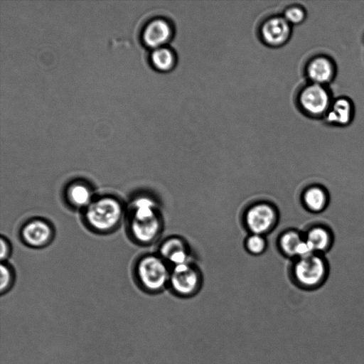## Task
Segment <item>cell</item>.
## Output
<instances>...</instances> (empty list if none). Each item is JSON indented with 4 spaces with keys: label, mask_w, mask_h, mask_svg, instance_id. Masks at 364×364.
<instances>
[{
    "label": "cell",
    "mask_w": 364,
    "mask_h": 364,
    "mask_svg": "<svg viewBox=\"0 0 364 364\" xmlns=\"http://www.w3.org/2000/svg\"><path fill=\"white\" fill-rule=\"evenodd\" d=\"M290 34L291 24L282 16L267 19L261 28L262 40L271 46H282L288 41Z\"/></svg>",
    "instance_id": "cell-9"
},
{
    "label": "cell",
    "mask_w": 364,
    "mask_h": 364,
    "mask_svg": "<svg viewBox=\"0 0 364 364\" xmlns=\"http://www.w3.org/2000/svg\"><path fill=\"white\" fill-rule=\"evenodd\" d=\"M169 282L176 293L182 296H188L198 289L199 277L188 262L173 267Z\"/></svg>",
    "instance_id": "cell-7"
},
{
    "label": "cell",
    "mask_w": 364,
    "mask_h": 364,
    "mask_svg": "<svg viewBox=\"0 0 364 364\" xmlns=\"http://www.w3.org/2000/svg\"><path fill=\"white\" fill-rule=\"evenodd\" d=\"M0 257L1 262H6L9 257L11 252V244L9 240L4 236L1 237L0 240Z\"/></svg>",
    "instance_id": "cell-22"
},
{
    "label": "cell",
    "mask_w": 364,
    "mask_h": 364,
    "mask_svg": "<svg viewBox=\"0 0 364 364\" xmlns=\"http://www.w3.org/2000/svg\"><path fill=\"white\" fill-rule=\"evenodd\" d=\"M284 18L290 24H299L305 19L306 13L300 6H291L285 11Z\"/></svg>",
    "instance_id": "cell-20"
},
{
    "label": "cell",
    "mask_w": 364,
    "mask_h": 364,
    "mask_svg": "<svg viewBox=\"0 0 364 364\" xmlns=\"http://www.w3.org/2000/svg\"><path fill=\"white\" fill-rule=\"evenodd\" d=\"M135 274L139 284L149 292L163 289L171 275L164 259L154 255H147L139 259L136 264Z\"/></svg>",
    "instance_id": "cell-3"
},
{
    "label": "cell",
    "mask_w": 364,
    "mask_h": 364,
    "mask_svg": "<svg viewBox=\"0 0 364 364\" xmlns=\"http://www.w3.org/2000/svg\"><path fill=\"white\" fill-rule=\"evenodd\" d=\"M124 215L120 200L112 196L94 198L84 209L86 224L94 231L107 233L118 227Z\"/></svg>",
    "instance_id": "cell-2"
},
{
    "label": "cell",
    "mask_w": 364,
    "mask_h": 364,
    "mask_svg": "<svg viewBox=\"0 0 364 364\" xmlns=\"http://www.w3.org/2000/svg\"><path fill=\"white\" fill-rule=\"evenodd\" d=\"M128 226L132 237L140 244L151 243L158 237L161 222L157 204L152 198L140 195L132 200L128 208Z\"/></svg>",
    "instance_id": "cell-1"
},
{
    "label": "cell",
    "mask_w": 364,
    "mask_h": 364,
    "mask_svg": "<svg viewBox=\"0 0 364 364\" xmlns=\"http://www.w3.org/2000/svg\"><path fill=\"white\" fill-rule=\"evenodd\" d=\"M353 114L351 101L346 97H340L331 102L325 114L326 121L332 124L345 126L351 121Z\"/></svg>",
    "instance_id": "cell-12"
},
{
    "label": "cell",
    "mask_w": 364,
    "mask_h": 364,
    "mask_svg": "<svg viewBox=\"0 0 364 364\" xmlns=\"http://www.w3.org/2000/svg\"><path fill=\"white\" fill-rule=\"evenodd\" d=\"M51 225L44 219L33 218L26 222L21 230L23 242L31 247L39 248L49 244L53 237Z\"/></svg>",
    "instance_id": "cell-6"
},
{
    "label": "cell",
    "mask_w": 364,
    "mask_h": 364,
    "mask_svg": "<svg viewBox=\"0 0 364 364\" xmlns=\"http://www.w3.org/2000/svg\"><path fill=\"white\" fill-rule=\"evenodd\" d=\"M186 250L183 240L178 237H171L165 240L160 247V257L168 260L173 254Z\"/></svg>",
    "instance_id": "cell-18"
},
{
    "label": "cell",
    "mask_w": 364,
    "mask_h": 364,
    "mask_svg": "<svg viewBox=\"0 0 364 364\" xmlns=\"http://www.w3.org/2000/svg\"><path fill=\"white\" fill-rule=\"evenodd\" d=\"M151 61L154 67L161 71H168L173 68L176 57L172 50L166 47L154 49L151 54Z\"/></svg>",
    "instance_id": "cell-16"
},
{
    "label": "cell",
    "mask_w": 364,
    "mask_h": 364,
    "mask_svg": "<svg viewBox=\"0 0 364 364\" xmlns=\"http://www.w3.org/2000/svg\"><path fill=\"white\" fill-rule=\"evenodd\" d=\"M0 271V291L1 294H3L6 293L11 288L14 280V274L11 266L6 262H1Z\"/></svg>",
    "instance_id": "cell-19"
},
{
    "label": "cell",
    "mask_w": 364,
    "mask_h": 364,
    "mask_svg": "<svg viewBox=\"0 0 364 364\" xmlns=\"http://www.w3.org/2000/svg\"><path fill=\"white\" fill-rule=\"evenodd\" d=\"M171 36V26L163 18L152 20L143 31L144 42L154 49L164 46L170 40Z\"/></svg>",
    "instance_id": "cell-10"
},
{
    "label": "cell",
    "mask_w": 364,
    "mask_h": 364,
    "mask_svg": "<svg viewBox=\"0 0 364 364\" xmlns=\"http://www.w3.org/2000/svg\"><path fill=\"white\" fill-rule=\"evenodd\" d=\"M303 202L312 212L323 210L328 203V194L325 188L319 185L308 187L303 193Z\"/></svg>",
    "instance_id": "cell-15"
},
{
    "label": "cell",
    "mask_w": 364,
    "mask_h": 364,
    "mask_svg": "<svg viewBox=\"0 0 364 364\" xmlns=\"http://www.w3.org/2000/svg\"><path fill=\"white\" fill-rule=\"evenodd\" d=\"M304 238L314 252L319 254L328 250L333 241L330 230L323 225H316L310 228Z\"/></svg>",
    "instance_id": "cell-14"
},
{
    "label": "cell",
    "mask_w": 364,
    "mask_h": 364,
    "mask_svg": "<svg viewBox=\"0 0 364 364\" xmlns=\"http://www.w3.org/2000/svg\"><path fill=\"white\" fill-rule=\"evenodd\" d=\"M304 238L296 231L285 232L280 238L279 243L282 250L289 256H296V250Z\"/></svg>",
    "instance_id": "cell-17"
},
{
    "label": "cell",
    "mask_w": 364,
    "mask_h": 364,
    "mask_svg": "<svg viewBox=\"0 0 364 364\" xmlns=\"http://www.w3.org/2000/svg\"><path fill=\"white\" fill-rule=\"evenodd\" d=\"M276 217V212L272 205L258 203L247 211L245 222L253 234L262 235L273 226Z\"/></svg>",
    "instance_id": "cell-8"
},
{
    "label": "cell",
    "mask_w": 364,
    "mask_h": 364,
    "mask_svg": "<svg viewBox=\"0 0 364 364\" xmlns=\"http://www.w3.org/2000/svg\"><path fill=\"white\" fill-rule=\"evenodd\" d=\"M299 101L303 110L313 116L325 115L332 102L325 85L312 82L303 88Z\"/></svg>",
    "instance_id": "cell-5"
},
{
    "label": "cell",
    "mask_w": 364,
    "mask_h": 364,
    "mask_svg": "<svg viewBox=\"0 0 364 364\" xmlns=\"http://www.w3.org/2000/svg\"><path fill=\"white\" fill-rule=\"evenodd\" d=\"M335 65L330 58L316 56L308 63L306 73L312 83L326 85L335 75Z\"/></svg>",
    "instance_id": "cell-11"
},
{
    "label": "cell",
    "mask_w": 364,
    "mask_h": 364,
    "mask_svg": "<svg viewBox=\"0 0 364 364\" xmlns=\"http://www.w3.org/2000/svg\"><path fill=\"white\" fill-rule=\"evenodd\" d=\"M66 198L76 208L85 209L94 200L93 192L90 186L83 181L71 183L65 191Z\"/></svg>",
    "instance_id": "cell-13"
},
{
    "label": "cell",
    "mask_w": 364,
    "mask_h": 364,
    "mask_svg": "<svg viewBox=\"0 0 364 364\" xmlns=\"http://www.w3.org/2000/svg\"><path fill=\"white\" fill-rule=\"evenodd\" d=\"M265 245V240L262 235L252 234L247 240V247L254 254L261 253Z\"/></svg>",
    "instance_id": "cell-21"
},
{
    "label": "cell",
    "mask_w": 364,
    "mask_h": 364,
    "mask_svg": "<svg viewBox=\"0 0 364 364\" xmlns=\"http://www.w3.org/2000/svg\"><path fill=\"white\" fill-rule=\"evenodd\" d=\"M328 272L326 260L319 253L299 258L294 267L297 282L304 287H318L326 280Z\"/></svg>",
    "instance_id": "cell-4"
}]
</instances>
